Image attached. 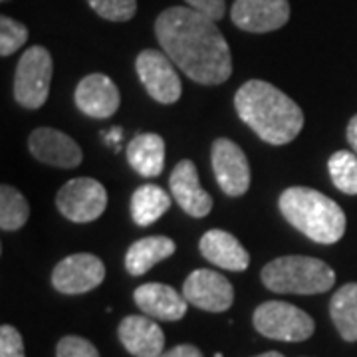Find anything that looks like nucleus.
I'll return each mask as SVG.
<instances>
[{
	"label": "nucleus",
	"instance_id": "1",
	"mask_svg": "<svg viewBox=\"0 0 357 357\" xmlns=\"http://www.w3.org/2000/svg\"><path fill=\"white\" fill-rule=\"evenodd\" d=\"M217 20L185 6H171L155 20V34L173 64L203 86L225 84L232 74V56Z\"/></svg>",
	"mask_w": 357,
	"mask_h": 357
},
{
	"label": "nucleus",
	"instance_id": "2",
	"mask_svg": "<svg viewBox=\"0 0 357 357\" xmlns=\"http://www.w3.org/2000/svg\"><path fill=\"white\" fill-rule=\"evenodd\" d=\"M236 114L256 135L270 145H286L304 128V112L276 86L250 79L234 96Z\"/></svg>",
	"mask_w": 357,
	"mask_h": 357
},
{
	"label": "nucleus",
	"instance_id": "3",
	"mask_svg": "<svg viewBox=\"0 0 357 357\" xmlns=\"http://www.w3.org/2000/svg\"><path fill=\"white\" fill-rule=\"evenodd\" d=\"M284 218L318 244H335L345 234V213L333 199L310 187H290L278 199Z\"/></svg>",
	"mask_w": 357,
	"mask_h": 357
},
{
	"label": "nucleus",
	"instance_id": "4",
	"mask_svg": "<svg viewBox=\"0 0 357 357\" xmlns=\"http://www.w3.org/2000/svg\"><path fill=\"white\" fill-rule=\"evenodd\" d=\"M262 284L276 294H324L335 284V272L324 260L312 256H282L260 272Z\"/></svg>",
	"mask_w": 357,
	"mask_h": 357
},
{
	"label": "nucleus",
	"instance_id": "5",
	"mask_svg": "<svg viewBox=\"0 0 357 357\" xmlns=\"http://www.w3.org/2000/svg\"><path fill=\"white\" fill-rule=\"evenodd\" d=\"M256 332L278 342H306L316 332V321L310 314L288 302L270 300L255 310Z\"/></svg>",
	"mask_w": 357,
	"mask_h": 357
},
{
	"label": "nucleus",
	"instance_id": "6",
	"mask_svg": "<svg viewBox=\"0 0 357 357\" xmlns=\"http://www.w3.org/2000/svg\"><path fill=\"white\" fill-rule=\"evenodd\" d=\"M54 62L44 46H32L22 54L14 74V100L26 109H38L50 96Z\"/></svg>",
	"mask_w": 357,
	"mask_h": 357
},
{
	"label": "nucleus",
	"instance_id": "7",
	"mask_svg": "<svg viewBox=\"0 0 357 357\" xmlns=\"http://www.w3.org/2000/svg\"><path fill=\"white\" fill-rule=\"evenodd\" d=\"M56 206L72 222H91L103 215L107 191L96 178H72L56 195Z\"/></svg>",
	"mask_w": 357,
	"mask_h": 357
},
{
	"label": "nucleus",
	"instance_id": "8",
	"mask_svg": "<svg viewBox=\"0 0 357 357\" xmlns=\"http://www.w3.org/2000/svg\"><path fill=\"white\" fill-rule=\"evenodd\" d=\"M135 70L145 91L157 103L171 105L181 98V79L175 72L173 60L165 52L143 50L135 60Z\"/></svg>",
	"mask_w": 357,
	"mask_h": 357
},
{
	"label": "nucleus",
	"instance_id": "9",
	"mask_svg": "<svg viewBox=\"0 0 357 357\" xmlns=\"http://www.w3.org/2000/svg\"><path fill=\"white\" fill-rule=\"evenodd\" d=\"M211 161L220 191L232 199L246 195L250 189V165L241 145L227 137H218L213 143Z\"/></svg>",
	"mask_w": 357,
	"mask_h": 357
},
{
	"label": "nucleus",
	"instance_id": "10",
	"mask_svg": "<svg viewBox=\"0 0 357 357\" xmlns=\"http://www.w3.org/2000/svg\"><path fill=\"white\" fill-rule=\"evenodd\" d=\"M105 278V266L96 255L77 252L60 260L52 272V286L60 294L76 296L98 288Z\"/></svg>",
	"mask_w": 357,
	"mask_h": 357
},
{
	"label": "nucleus",
	"instance_id": "11",
	"mask_svg": "<svg viewBox=\"0 0 357 357\" xmlns=\"http://www.w3.org/2000/svg\"><path fill=\"white\" fill-rule=\"evenodd\" d=\"M183 296L191 306L204 312H227L234 302V288L229 278L208 268H199L183 284Z\"/></svg>",
	"mask_w": 357,
	"mask_h": 357
},
{
	"label": "nucleus",
	"instance_id": "12",
	"mask_svg": "<svg viewBox=\"0 0 357 357\" xmlns=\"http://www.w3.org/2000/svg\"><path fill=\"white\" fill-rule=\"evenodd\" d=\"M230 18L241 30L264 34L278 30L290 18L288 0H234Z\"/></svg>",
	"mask_w": 357,
	"mask_h": 357
},
{
	"label": "nucleus",
	"instance_id": "13",
	"mask_svg": "<svg viewBox=\"0 0 357 357\" xmlns=\"http://www.w3.org/2000/svg\"><path fill=\"white\" fill-rule=\"evenodd\" d=\"M28 147L40 163L58 169H74L84 159L82 147L76 141L54 128L34 129L28 137Z\"/></svg>",
	"mask_w": 357,
	"mask_h": 357
},
{
	"label": "nucleus",
	"instance_id": "14",
	"mask_svg": "<svg viewBox=\"0 0 357 357\" xmlns=\"http://www.w3.org/2000/svg\"><path fill=\"white\" fill-rule=\"evenodd\" d=\"M74 100L84 115L91 119H107L119 109L121 96L112 77L105 74H89L77 84Z\"/></svg>",
	"mask_w": 357,
	"mask_h": 357
},
{
	"label": "nucleus",
	"instance_id": "15",
	"mask_svg": "<svg viewBox=\"0 0 357 357\" xmlns=\"http://www.w3.org/2000/svg\"><path fill=\"white\" fill-rule=\"evenodd\" d=\"M169 187H171L173 199L177 201L178 206L189 217L204 218L211 213V208H213V197L201 187L197 167H195L191 159L178 161L177 167L171 173Z\"/></svg>",
	"mask_w": 357,
	"mask_h": 357
},
{
	"label": "nucleus",
	"instance_id": "16",
	"mask_svg": "<svg viewBox=\"0 0 357 357\" xmlns=\"http://www.w3.org/2000/svg\"><path fill=\"white\" fill-rule=\"evenodd\" d=\"M133 300L143 314H147L149 318L163 319V321L183 319L187 314V306H189V302L183 294H178L175 288H171L167 284H159V282L141 284L133 292Z\"/></svg>",
	"mask_w": 357,
	"mask_h": 357
},
{
	"label": "nucleus",
	"instance_id": "17",
	"mask_svg": "<svg viewBox=\"0 0 357 357\" xmlns=\"http://www.w3.org/2000/svg\"><path fill=\"white\" fill-rule=\"evenodd\" d=\"M117 335L123 347L135 357H159L165 347L163 330L145 316H128L121 319Z\"/></svg>",
	"mask_w": 357,
	"mask_h": 357
},
{
	"label": "nucleus",
	"instance_id": "18",
	"mask_svg": "<svg viewBox=\"0 0 357 357\" xmlns=\"http://www.w3.org/2000/svg\"><path fill=\"white\" fill-rule=\"evenodd\" d=\"M199 250L215 266L232 270V272H243L250 264L248 250L227 230H206L201 236Z\"/></svg>",
	"mask_w": 357,
	"mask_h": 357
},
{
	"label": "nucleus",
	"instance_id": "19",
	"mask_svg": "<svg viewBox=\"0 0 357 357\" xmlns=\"http://www.w3.org/2000/svg\"><path fill=\"white\" fill-rule=\"evenodd\" d=\"M128 161L141 177H159L165 167V141L157 133L135 135L128 145Z\"/></svg>",
	"mask_w": 357,
	"mask_h": 357
},
{
	"label": "nucleus",
	"instance_id": "20",
	"mask_svg": "<svg viewBox=\"0 0 357 357\" xmlns=\"http://www.w3.org/2000/svg\"><path fill=\"white\" fill-rule=\"evenodd\" d=\"M177 244L169 236H145L135 241L126 252V270L131 276H143L155 264L175 255Z\"/></svg>",
	"mask_w": 357,
	"mask_h": 357
},
{
	"label": "nucleus",
	"instance_id": "21",
	"mask_svg": "<svg viewBox=\"0 0 357 357\" xmlns=\"http://www.w3.org/2000/svg\"><path fill=\"white\" fill-rule=\"evenodd\" d=\"M171 206V197L159 185L147 183L131 195V217L137 227H151Z\"/></svg>",
	"mask_w": 357,
	"mask_h": 357
},
{
	"label": "nucleus",
	"instance_id": "22",
	"mask_svg": "<svg viewBox=\"0 0 357 357\" xmlns=\"http://www.w3.org/2000/svg\"><path fill=\"white\" fill-rule=\"evenodd\" d=\"M330 316L345 342H357V282H349L333 294Z\"/></svg>",
	"mask_w": 357,
	"mask_h": 357
},
{
	"label": "nucleus",
	"instance_id": "23",
	"mask_svg": "<svg viewBox=\"0 0 357 357\" xmlns=\"http://www.w3.org/2000/svg\"><path fill=\"white\" fill-rule=\"evenodd\" d=\"M30 217V206L24 195L10 185L0 187V229L4 232L20 230Z\"/></svg>",
	"mask_w": 357,
	"mask_h": 357
},
{
	"label": "nucleus",
	"instance_id": "24",
	"mask_svg": "<svg viewBox=\"0 0 357 357\" xmlns=\"http://www.w3.org/2000/svg\"><path fill=\"white\" fill-rule=\"evenodd\" d=\"M328 171L335 189L349 197L357 195V155L354 151H335L328 159Z\"/></svg>",
	"mask_w": 357,
	"mask_h": 357
},
{
	"label": "nucleus",
	"instance_id": "25",
	"mask_svg": "<svg viewBox=\"0 0 357 357\" xmlns=\"http://www.w3.org/2000/svg\"><path fill=\"white\" fill-rule=\"evenodd\" d=\"M88 4L109 22H128L137 13V0H88Z\"/></svg>",
	"mask_w": 357,
	"mask_h": 357
},
{
	"label": "nucleus",
	"instance_id": "26",
	"mask_svg": "<svg viewBox=\"0 0 357 357\" xmlns=\"http://www.w3.org/2000/svg\"><path fill=\"white\" fill-rule=\"evenodd\" d=\"M28 40V28L14 18L2 16L0 18V56H13Z\"/></svg>",
	"mask_w": 357,
	"mask_h": 357
},
{
	"label": "nucleus",
	"instance_id": "27",
	"mask_svg": "<svg viewBox=\"0 0 357 357\" xmlns=\"http://www.w3.org/2000/svg\"><path fill=\"white\" fill-rule=\"evenodd\" d=\"M56 357H100V351L96 349V345L84 337L66 335L58 342Z\"/></svg>",
	"mask_w": 357,
	"mask_h": 357
},
{
	"label": "nucleus",
	"instance_id": "28",
	"mask_svg": "<svg viewBox=\"0 0 357 357\" xmlns=\"http://www.w3.org/2000/svg\"><path fill=\"white\" fill-rule=\"evenodd\" d=\"M0 357H26L22 335L8 324L0 328Z\"/></svg>",
	"mask_w": 357,
	"mask_h": 357
},
{
	"label": "nucleus",
	"instance_id": "29",
	"mask_svg": "<svg viewBox=\"0 0 357 357\" xmlns=\"http://www.w3.org/2000/svg\"><path fill=\"white\" fill-rule=\"evenodd\" d=\"M189 8L197 13L204 14L213 20H220L227 13V2L225 0H185Z\"/></svg>",
	"mask_w": 357,
	"mask_h": 357
},
{
	"label": "nucleus",
	"instance_id": "30",
	"mask_svg": "<svg viewBox=\"0 0 357 357\" xmlns=\"http://www.w3.org/2000/svg\"><path fill=\"white\" fill-rule=\"evenodd\" d=\"M159 357H203V354H201L199 347H195V345L183 344L175 345V347L169 349V351H163Z\"/></svg>",
	"mask_w": 357,
	"mask_h": 357
},
{
	"label": "nucleus",
	"instance_id": "31",
	"mask_svg": "<svg viewBox=\"0 0 357 357\" xmlns=\"http://www.w3.org/2000/svg\"><path fill=\"white\" fill-rule=\"evenodd\" d=\"M347 143L351 145L354 153L357 155V114L347 123Z\"/></svg>",
	"mask_w": 357,
	"mask_h": 357
},
{
	"label": "nucleus",
	"instance_id": "32",
	"mask_svg": "<svg viewBox=\"0 0 357 357\" xmlns=\"http://www.w3.org/2000/svg\"><path fill=\"white\" fill-rule=\"evenodd\" d=\"M256 357H284L282 354H278V351H266V354H260V356Z\"/></svg>",
	"mask_w": 357,
	"mask_h": 357
},
{
	"label": "nucleus",
	"instance_id": "33",
	"mask_svg": "<svg viewBox=\"0 0 357 357\" xmlns=\"http://www.w3.org/2000/svg\"><path fill=\"white\" fill-rule=\"evenodd\" d=\"M2 2H8V0H2Z\"/></svg>",
	"mask_w": 357,
	"mask_h": 357
}]
</instances>
